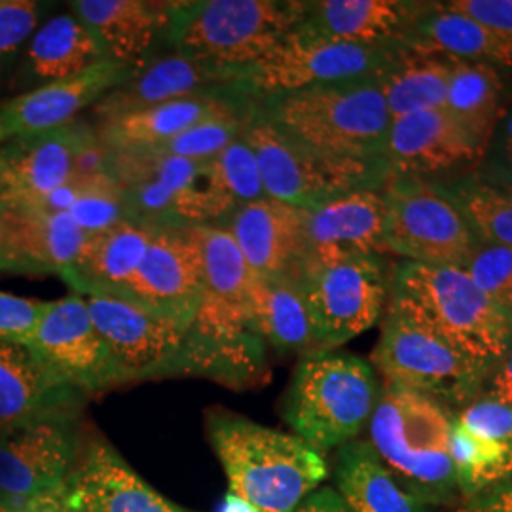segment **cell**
<instances>
[{
	"label": "cell",
	"instance_id": "1",
	"mask_svg": "<svg viewBox=\"0 0 512 512\" xmlns=\"http://www.w3.org/2000/svg\"><path fill=\"white\" fill-rule=\"evenodd\" d=\"M203 253L202 302L186 330L181 374L232 387L255 384L266 372V344L249 306L251 268L220 226H194Z\"/></svg>",
	"mask_w": 512,
	"mask_h": 512
},
{
	"label": "cell",
	"instance_id": "2",
	"mask_svg": "<svg viewBox=\"0 0 512 512\" xmlns=\"http://www.w3.org/2000/svg\"><path fill=\"white\" fill-rule=\"evenodd\" d=\"M207 437L236 492L260 512H294L329 475L310 444L228 410L207 412Z\"/></svg>",
	"mask_w": 512,
	"mask_h": 512
},
{
	"label": "cell",
	"instance_id": "3",
	"mask_svg": "<svg viewBox=\"0 0 512 512\" xmlns=\"http://www.w3.org/2000/svg\"><path fill=\"white\" fill-rule=\"evenodd\" d=\"M380 78L270 95L256 110L287 139L319 156L384 162L391 116Z\"/></svg>",
	"mask_w": 512,
	"mask_h": 512
},
{
	"label": "cell",
	"instance_id": "4",
	"mask_svg": "<svg viewBox=\"0 0 512 512\" xmlns=\"http://www.w3.org/2000/svg\"><path fill=\"white\" fill-rule=\"evenodd\" d=\"M494 370L512 346L509 313L480 293L461 268L404 260L389 272L387 306Z\"/></svg>",
	"mask_w": 512,
	"mask_h": 512
},
{
	"label": "cell",
	"instance_id": "5",
	"mask_svg": "<svg viewBox=\"0 0 512 512\" xmlns=\"http://www.w3.org/2000/svg\"><path fill=\"white\" fill-rule=\"evenodd\" d=\"M302 2L281 0H183L169 2L164 40L175 54L239 74L287 37Z\"/></svg>",
	"mask_w": 512,
	"mask_h": 512
},
{
	"label": "cell",
	"instance_id": "6",
	"mask_svg": "<svg viewBox=\"0 0 512 512\" xmlns=\"http://www.w3.org/2000/svg\"><path fill=\"white\" fill-rule=\"evenodd\" d=\"M372 366L351 353H315L296 366L283 416L317 452L340 448L363 431L378 403Z\"/></svg>",
	"mask_w": 512,
	"mask_h": 512
},
{
	"label": "cell",
	"instance_id": "7",
	"mask_svg": "<svg viewBox=\"0 0 512 512\" xmlns=\"http://www.w3.org/2000/svg\"><path fill=\"white\" fill-rule=\"evenodd\" d=\"M450 416L437 401L385 387L370 418V444L387 465L423 499H439L458 486L450 456Z\"/></svg>",
	"mask_w": 512,
	"mask_h": 512
},
{
	"label": "cell",
	"instance_id": "8",
	"mask_svg": "<svg viewBox=\"0 0 512 512\" xmlns=\"http://www.w3.org/2000/svg\"><path fill=\"white\" fill-rule=\"evenodd\" d=\"M243 137L255 152L266 196L296 209L306 211L359 190H380L391 177L382 160H334L296 145L256 107Z\"/></svg>",
	"mask_w": 512,
	"mask_h": 512
},
{
	"label": "cell",
	"instance_id": "9",
	"mask_svg": "<svg viewBox=\"0 0 512 512\" xmlns=\"http://www.w3.org/2000/svg\"><path fill=\"white\" fill-rule=\"evenodd\" d=\"M401 44H353L291 31L272 52L239 74L253 99L384 76Z\"/></svg>",
	"mask_w": 512,
	"mask_h": 512
},
{
	"label": "cell",
	"instance_id": "10",
	"mask_svg": "<svg viewBox=\"0 0 512 512\" xmlns=\"http://www.w3.org/2000/svg\"><path fill=\"white\" fill-rule=\"evenodd\" d=\"M372 363L382 374L385 387L414 391L439 404L469 401L492 370L391 308H385Z\"/></svg>",
	"mask_w": 512,
	"mask_h": 512
},
{
	"label": "cell",
	"instance_id": "11",
	"mask_svg": "<svg viewBox=\"0 0 512 512\" xmlns=\"http://www.w3.org/2000/svg\"><path fill=\"white\" fill-rule=\"evenodd\" d=\"M293 277L304 294L321 353L372 329L387 306L389 275L380 255L306 262Z\"/></svg>",
	"mask_w": 512,
	"mask_h": 512
},
{
	"label": "cell",
	"instance_id": "12",
	"mask_svg": "<svg viewBox=\"0 0 512 512\" xmlns=\"http://www.w3.org/2000/svg\"><path fill=\"white\" fill-rule=\"evenodd\" d=\"M382 198L384 251L429 266H463L476 236L448 192L421 177L391 175Z\"/></svg>",
	"mask_w": 512,
	"mask_h": 512
},
{
	"label": "cell",
	"instance_id": "13",
	"mask_svg": "<svg viewBox=\"0 0 512 512\" xmlns=\"http://www.w3.org/2000/svg\"><path fill=\"white\" fill-rule=\"evenodd\" d=\"M207 162L156 150L110 152L109 175L128 207L129 222L150 228L205 226Z\"/></svg>",
	"mask_w": 512,
	"mask_h": 512
},
{
	"label": "cell",
	"instance_id": "14",
	"mask_svg": "<svg viewBox=\"0 0 512 512\" xmlns=\"http://www.w3.org/2000/svg\"><path fill=\"white\" fill-rule=\"evenodd\" d=\"M82 416L0 427V503L16 512L59 490L73 471Z\"/></svg>",
	"mask_w": 512,
	"mask_h": 512
},
{
	"label": "cell",
	"instance_id": "15",
	"mask_svg": "<svg viewBox=\"0 0 512 512\" xmlns=\"http://www.w3.org/2000/svg\"><path fill=\"white\" fill-rule=\"evenodd\" d=\"M203 253L192 228H158L124 300L160 315L184 332L194 323L202 302Z\"/></svg>",
	"mask_w": 512,
	"mask_h": 512
},
{
	"label": "cell",
	"instance_id": "16",
	"mask_svg": "<svg viewBox=\"0 0 512 512\" xmlns=\"http://www.w3.org/2000/svg\"><path fill=\"white\" fill-rule=\"evenodd\" d=\"M29 348L86 397L126 384L80 294L50 302Z\"/></svg>",
	"mask_w": 512,
	"mask_h": 512
},
{
	"label": "cell",
	"instance_id": "17",
	"mask_svg": "<svg viewBox=\"0 0 512 512\" xmlns=\"http://www.w3.org/2000/svg\"><path fill=\"white\" fill-rule=\"evenodd\" d=\"M86 304L126 384L181 376L183 329L124 298L86 296Z\"/></svg>",
	"mask_w": 512,
	"mask_h": 512
},
{
	"label": "cell",
	"instance_id": "18",
	"mask_svg": "<svg viewBox=\"0 0 512 512\" xmlns=\"http://www.w3.org/2000/svg\"><path fill=\"white\" fill-rule=\"evenodd\" d=\"M137 69L103 59L71 78L48 82L0 105L2 139H16L63 128L95 107L107 93L128 82Z\"/></svg>",
	"mask_w": 512,
	"mask_h": 512
},
{
	"label": "cell",
	"instance_id": "19",
	"mask_svg": "<svg viewBox=\"0 0 512 512\" xmlns=\"http://www.w3.org/2000/svg\"><path fill=\"white\" fill-rule=\"evenodd\" d=\"M255 103L256 99L238 82H232L209 92L95 122V129L110 152L154 150L203 120L247 109Z\"/></svg>",
	"mask_w": 512,
	"mask_h": 512
},
{
	"label": "cell",
	"instance_id": "20",
	"mask_svg": "<svg viewBox=\"0 0 512 512\" xmlns=\"http://www.w3.org/2000/svg\"><path fill=\"white\" fill-rule=\"evenodd\" d=\"M88 234L69 213L4 205L0 226V270L63 275L84 251Z\"/></svg>",
	"mask_w": 512,
	"mask_h": 512
},
{
	"label": "cell",
	"instance_id": "21",
	"mask_svg": "<svg viewBox=\"0 0 512 512\" xmlns=\"http://www.w3.org/2000/svg\"><path fill=\"white\" fill-rule=\"evenodd\" d=\"M63 492L73 512H184L101 439L88 444L67 476Z\"/></svg>",
	"mask_w": 512,
	"mask_h": 512
},
{
	"label": "cell",
	"instance_id": "22",
	"mask_svg": "<svg viewBox=\"0 0 512 512\" xmlns=\"http://www.w3.org/2000/svg\"><path fill=\"white\" fill-rule=\"evenodd\" d=\"M384 224L385 203L378 190L351 192L306 209L300 266L344 256L380 255Z\"/></svg>",
	"mask_w": 512,
	"mask_h": 512
},
{
	"label": "cell",
	"instance_id": "23",
	"mask_svg": "<svg viewBox=\"0 0 512 512\" xmlns=\"http://www.w3.org/2000/svg\"><path fill=\"white\" fill-rule=\"evenodd\" d=\"M86 399L29 346L0 340V427L82 416Z\"/></svg>",
	"mask_w": 512,
	"mask_h": 512
},
{
	"label": "cell",
	"instance_id": "24",
	"mask_svg": "<svg viewBox=\"0 0 512 512\" xmlns=\"http://www.w3.org/2000/svg\"><path fill=\"white\" fill-rule=\"evenodd\" d=\"M78 120L63 128L16 137L0 148L4 205L38 207L55 190L73 181Z\"/></svg>",
	"mask_w": 512,
	"mask_h": 512
},
{
	"label": "cell",
	"instance_id": "25",
	"mask_svg": "<svg viewBox=\"0 0 512 512\" xmlns=\"http://www.w3.org/2000/svg\"><path fill=\"white\" fill-rule=\"evenodd\" d=\"M382 156L391 175L420 177L471 164L484 152L446 110L440 109L393 118Z\"/></svg>",
	"mask_w": 512,
	"mask_h": 512
},
{
	"label": "cell",
	"instance_id": "26",
	"mask_svg": "<svg viewBox=\"0 0 512 512\" xmlns=\"http://www.w3.org/2000/svg\"><path fill=\"white\" fill-rule=\"evenodd\" d=\"M429 8L404 0H317L302 2L294 31L353 44H401L404 35Z\"/></svg>",
	"mask_w": 512,
	"mask_h": 512
},
{
	"label": "cell",
	"instance_id": "27",
	"mask_svg": "<svg viewBox=\"0 0 512 512\" xmlns=\"http://www.w3.org/2000/svg\"><path fill=\"white\" fill-rule=\"evenodd\" d=\"M220 228L230 232L253 274L293 277L304 258V211L268 196L243 205Z\"/></svg>",
	"mask_w": 512,
	"mask_h": 512
},
{
	"label": "cell",
	"instance_id": "28",
	"mask_svg": "<svg viewBox=\"0 0 512 512\" xmlns=\"http://www.w3.org/2000/svg\"><path fill=\"white\" fill-rule=\"evenodd\" d=\"M232 82H236V78L219 67L173 52L150 61L147 59L128 82L107 93L93 107V116L101 122L120 114L209 92Z\"/></svg>",
	"mask_w": 512,
	"mask_h": 512
},
{
	"label": "cell",
	"instance_id": "29",
	"mask_svg": "<svg viewBox=\"0 0 512 512\" xmlns=\"http://www.w3.org/2000/svg\"><path fill=\"white\" fill-rule=\"evenodd\" d=\"M169 2L148 0H76L71 12L101 42L107 59L133 69L145 65L147 54L164 38Z\"/></svg>",
	"mask_w": 512,
	"mask_h": 512
},
{
	"label": "cell",
	"instance_id": "30",
	"mask_svg": "<svg viewBox=\"0 0 512 512\" xmlns=\"http://www.w3.org/2000/svg\"><path fill=\"white\" fill-rule=\"evenodd\" d=\"M154 232L156 228L128 220L90 236L73 266L59 277L80 296L124 298Z\"/></svg>",
	"mask_w": 512,
	"mask_h": 512
},
{
	"label": "cell",
	"instance_id": "31",
	"mask_svg": "<svg viewBox=\"0 0 512 512\" xmlns=\"http://www.w3.org/2000/svg\"><path fill=\"white\" fill-rule=\"evenodd\" d=\"M401 46L420 54L512 69V35L452 12L444 4H429L404 35Z\"/></svg>",
	"mask_w": 512,
	"mask_h": 512
},
{
	"label": "cell",
	"instance_id": "32",
	"mask_svg": "<svg viewBox=\"0 0 512 512\" xmlns=\"http://www.w3.org/2000/svg\"><path fill=\"white\" fill-rule=\"evenodd\" d=\"M249 306L262 342L279 353H321L304 294L291 275H251Z\"/></svg>",
	"mask_w": 512,
	"mask_h": 512
},
{
	"label": "cell",
	"instance_id": "33",
	"mask_svg": "<svg viewBox=\"0 0 512 512\" xmlns=\"http://www.w3.org/2000/svg\"><path fill=\"white\" fill-rule=\"evenodd\" d=\"M334 476L353 512H427L423 499L406 490L366 440L340 446Z\"/></svg>",
	"mask_w": 512,
	"mask_h": 512
},
{
	"label": "cell",
	"instance_id": "34",
	"mask_svg": "<svg viewBox=\"0 0 512 512\" xmlns=\"http://www.w3.org/2000/svg\"><path fill=\"white\" fill-rule=\"evenodd\" d=\"M452 67V57L420 54L401 46L395 61L380 78L391 120L444 109Z\"/></svg>",
	"mask_w": 512,
	"mask_h": 512
},
{
	"label": "cell",
	"instance_id": "35",
	"mask_svg": "<svg viewBox=\"0 0 512 512\" xmlns=\"http://www.w3.org/2000/svg\"><path fill=\"white\" fill-rule=\"evenodd\" d=\"M503 101V80L488 63L459 61L448 82L444 110L484 152L492 141Z\"/></svg>",
	"mask_w": 512,
	"mask_h": 512
},
{
	"label": "cell",
	"instance_id": "36",
	"mask_svg": "<svg viewBox=\"0 0 512 512\" xmlns=\"http://www.w3.org/2000/svg\"><path fill=\"white\" fill-rule=\"evenodd\" d=\"M29 69L40 80H63L84 73L107 59L92 29L71 14H61L44 23L31 40Z\"/></svg>",
	"mask_w": 512,
	"mask_h": 512
},
{
	"label": "cell",
	"instance_id": "37",
	"mask_svg": "<svg viewBox=\"0 0 512 512\" xmlns=\"http://www.w3.org/2000/svg\"><path fill=\"white\" fill-rule=\"evenodd\" d=\"M203 196L205 226H222L243 205L266 198L255 152L243 135L207 162Z\"/></svg>",
	"mask_w": 512,
	"mask_h": 512
},
{
	"label": "cell",
	"instance_id": "38",
	"mask_svg": "<svg viewBox=\"0 0 512 512\" xmlns=\"http://www.w3.org/2000/svg\"><path fill=\"white\" fill-rule=\"evenodd\" d=\"M450 456L463 494H475L512 475V446L478 439L458 421L450 431Z\"/></svg>",
	"mask_w": 512,
	"mask_h": 512
},
{
	"label": "cell",
	"instance_id": "39",
	"mask_svg": "<svg viewBox=\"0 0 512 512\" xmlns=\"http://www.w3.org/2000/svg\"><path fill=\"white\" fill-rule=\"evenodd\" d=\"M473 228L476 239L512 247V192L486 183L461 184L448 192Z\"/></svg>",
	"mask_w": 512,
	"mask_h": 512
},
{
	"label": "cell",
	"instance_id": "40",
	"mask_svg": "<svg viewBox=\"0 0 512 512\" xmlns=\"http://www.w3.org/2000/svg\"><path fill=\"white\" fill-rule=\"evenodd\" d=\"M256 103L247 109L232 110L215 118L203 120L154 150L186 158L192 162H209L245 133L249 120L253 118Z\"/></svg>",
	"mask_w": 512,
	"mask_h": 512
},
{
	"label": "cell",
	"instance_id": "41",
	"mask_svg": "<svg viewBox=\"0 0 512 512\" xmlns=\"http://www.w3.org/2000/svg\"><path fill=\"white\" fill-rule=\"evenodd\" d=\"M69 215L88 236L103 234L129 220L122 192L110 175L82 181V192Z\"/></svg>",
	"mask_w": 512,
	"mask_h": 512
},
{
	"label": "cell",
	"instance_id": "42",
	"mask_svg": "<svg viewBox=\"0 0 512 512\" xmlns=\"http://www.w3.org/2000/svg\"><path fill=\"white\" fill-rule=\"evenodd\" d=\"M461 270L480 293L507 311L512 298V247L476 239Z\"/></svg>",
	"mask_w": 512,
	"mask_h": 512
},
{
	"label": "cell",
	"instance_id": "43",
	"mask_svg": "<svg viewBox=\"0 0 512 512\" xmlns=\"http://www.w3.org/2000/svg\"><path fill=\"white\" fill-rule=\"evenodd\" d=\"M458 423L478 439L512 446V404L503 403L494 395L463 408Z\"/></svg>",
	"mask_w": 512,
	"mask_h": 512
},
{
	"label": "cell",
	"instance_id": "44",
	"mask_svg": "<svg viewBox=\"0 0 512 512\" xmlns=\"http://www.w3.org/2000/svg\"><path fill=\"white\" fill-rule=\"evenodd\" d=\"M50 302L0 291V340L31 346Z\"/></svg>",
	"mask_w": 512,
	"mask_h": 512
},
{
	"label": "cell",
	"instance_id": "45",
	"mask_svg": "<svg viewBox=\"0 0 512 512\" xmlns=\"http://www.w3.org/2000/svg\"><path fill=\"white\" fill-rule=\"evenodd\" d=\"M40 18L33 0H0V55L12 52L31 37Z\"/></svg>",
	"mask_w": 512,
	"mask_h": 512
},
{
	"label": "cell",
	"instance_id": "46",
	"mask_svg": "<svg viewBox=\"0 0 512 512\" xmlns=\"http://www.w3.org/2000/svg\"><path fill=\"white\" fill-rule=\"evenodd\" d=\"M444 6L495 31L512 35V0H452Z\"/></svg>",
	"mask_w": 512,
	"mask_h": 512
},
{
	"label": "cell",
	"instance_id": "47",
	"mask_svg": "<svg viewBox=\"0 0 512 512\" xmlns=\"http://www.w3.org/2000/svg\"><path fill=\"white\" fill-rule=\"evenodd\" d=\"M294 512H353L332 488H321L308 495Z\"/></svg>",
	"mask_w": 512,
	"mask_h": 512
},
{
	"label": "cell",
	"instance_id": "48",
	"mask_svg": "<svg viewBox=\"0 0 512 512\" xmlns=\"http://www.w3.org/2000/svg\"><path fill=\"white\" fill-rule=\"evenodd\" d=\"M492 395L503 403L512 404V346L499 365L495 366Z\"/></svg>",
	"mask_w": 512,
	"mask_h": 512
},
{
	"label": "cell",
	"instance_id": "49",
	"mask_svg": "<svg viewBox=\"0 0 512 512\" xmlns=\"http://www.w3.org/2000/svg\"><path fill=\"white\" fill-rule=\"evenodd\" d=\"M463 512H512V484L476 501Z\"/></svg>",
	"mask_w": 512,
	"mask_h": 512
},
{
	"label": "cell",
	"instance_id": "50",
	"mask_svg": "<svg viewBox=\"0 0 512 512\" xmlns=\"http://www.w3.org/2000/svg\"><path fill=\"white\" fill-rule=\"evenodd\" d=\"M63 486L59 490L50 492V494L40 495L37 499L29 501L23 509H19L16 512H73L69 509L67 501H65Z\"/></svg>",
	"mask_w": 512,
	"mask_h": 512
},
{
	"label": "cell",
	"instance_id": "51",
	"mask_svg": "<svg viewBox=\"0 0 512 512\" xmlns=\"http://www.w3.org/2000/svg\"><path fill=\"white\" fill-rule=\"evenodd\" d=\"M501 160L505 165V179H511L512 177V114L503 128L501 133Z\"/></svg>",
	"mask_w": 512,
	"mask_h": 512
},
{
	"label": "cell",
	"instance_id": "52",
	"mask_svg": "<svg viewBox=\"0 0 512 512\" xmlns=\"http://www.w3.org/2000/svg\"><path fill=\"white\" fill-rule=\"evenodd\" d=\"M220 512H260L253 503L243 499L236 492H228L224 495V503L220 507Z\"/></svg>",
	"mask_w": 512,
	"mask_h": 512
},
{
	"label": "cell",
	"instance_id": "53",
	"mask_svg": "<svg viewBox=\"0 0 512 512\" xmlns=\"http://www.w3.org/2000/svg\"><path fill=\"white\" fill-rule=\"evenodd\" d=\"M2 217H4V202H2V194H0V226H2Z\"/></svg>",
	"mask_w": 512,
	"mask_h": 512
},
{
	"label": "cell",
	"instance_id": "54",
	"mask_svg": "<svg viewBox=\"0 0 512 512\" xmlns=\"http://www.w3.org/2000/svg\"><path fill=\"white\" fill-rule=\"evenodd\" d=\"M501 186H505V188H507V190H511V192H512V177H511V179H505V181H503V183H501Z\"/></svg>",
	"mask_w": 512,
	"mask_h": 512
},
{
	"label": "cell",
	"instance_id": "55",
	"mask_svg": "<svg viewBox=\"0 0 512 512\" xmlns=\"http://www.w3.org/2000/svg\"><path fill=\"white\" fill-rule=\"evenodd\" d=\"M507 313H509V317H511V321H512V298H511V302H509V308H507Z\"/></svg>",
	"mask_w": 512,
	"mask_h": 512
},
{
	"label": "cell",
	"instance_id": "56",
	"mask_svg": "<svg viewBox=\"0 0 512 512\" xmlns=\"http://www.w3.org/2000/svg\"><path fill=\"white\" fill-rule=\"evenodd\" d=\"M0 512H12V511H10V509H8V507H4V505H2V503H0Z\"/></svg>",
	"mask_w": 512,
	"mask_h": 512
},
{
	"label": "cell",
	"instance_id": "57",
	"mask_svg": "<svg viewBox=\"0 0 512 512\" xmlns=\"http://www.w3.org/2000/svg\"><path fill=\"white\" fill-rule=\"evenodd\" d=\"M0 139H2V131H0Z\"/></svg>",
	"mask_w": 512,
	"mask_h": 512
}]
</instances>
